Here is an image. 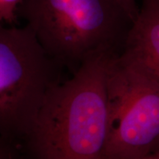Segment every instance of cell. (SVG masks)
I'll use <instances>...</instances> for the list:
<instances>
[{"label":"cell","instance_id":"6da1fadb","mask_svg":"<svg viewBox=\"0 0 159 159\" xmlns=\"http://www.w3.org/2000/svg\"><path fill=\"white\" fill-rule=\"evenodd\" d=\"M115 55L90 57L49 93L21 144L24 159H105L108 71Z\"/></svg>","mask_w":159,"mask_h":159},{"label":"cell","instance_id":"7a4b0ae2","mask_svg":"<svg viewBox=\"0 0 159 159\" xmlns=\"http://www.w3.org/2000/svg\"><path fill=\"white\" fill-rule=\"evenodd\" d=\"M17 16L71 75L95 55L120 54L134 23L119 0H22Z\"/></svg>","mask_w":159,"mask_h":159},{"label":"cell","instance_id":"3957f363","mask_svg":"<svg viewBox=\"0 0 159 159\" xmlns=\"http://www.w3.org/2000/svg\"><path fill=\"white\" fill-rule=\"evenodd\" d=\"M63 69L29 26L0 21V136L21 148Z\"/></svg>","mask_w":159,"mask_h":159},{"label":"cell","instance_id":"277c9868","mask_svg":"<svg viewBox=\"0 0 159 159\" xmlns=\"http://www.w3.org/2000/svg\"><path fill=\"white\" fill-rule=\"evenodd\" d=\"M109 136L105 159H144L159 151V84L121 54L108 71Z\"/></svg>","mask_w":159,"mask_h":159},{"label":"cell","instance_id":"5b68a950","mask_svg":"<svg viewBox=\"0 0 159 159\" xmlns=\"http://www.w3.org/2000/svg\"><path fill=\"white\" fill-rule=\"evenodd\" d=\"M120 54L136 63L159 84V0H142Z\"/></svg>","mask_w":159,"mask_h":159},{"label":"cell","instance_id":"8992f818","mask_svg":"<svg viewBox=\"0 0 159 159\" xmlns=\"http://www.w3.org/2000/svg\"><path fill=\"white\" fill-rule=\"evenodd\" d=\"M22 0H0V21L13 25L18 22L17 9Z\"/></svg>","mask_w":159,"mask_h":159},{"label":"cell","instance_id":"52a82bcc","mask_svg":"<svg viewBox=\"0 0 159 159\" xmlns=\"http://www.w3.org/2000/svg\"><path fill=\"white\" fill-rule=\"evenodd\" d=\"M0 159H24L20 146L0 136Z\"/></svg>","mask_w":159,"mask_h":159},{"label":"cell","instance_id":"ba28073f","mask_svg":"<svg viewBox=\"0 0 159 159\" xmlns=\"http://www.w3.org/2000/svg\"><path fill=\"white\" fill-rule=\"evenodd\" d=\"M119 1L134 21L139 13V7L137 5L136 0H119Z\"/></svg>","mask_w":159,"mask_h":159},{"label":"cell","instance_id":"9c48e42d","mask_svg":"<svg viewBox=\"0 0 159 159\" xmlns=\"http://www.w3.org/2000/svg\"><path fill=\"white\" fill-rule=\"evenodd\" d=\"M150 157L152 159H159V151H158V152H156L155 154L152 155V156H150Z\"/></svg>","mask_w":159,"mask_h":159},{"label":"cell","instance_id":"30bf717a","mask_svg":"<svg viewBox=\"0 0 159 159\" xmlns=\"http://www.w3.org/2000/svg\"><path fill=\"white\" fill-rule=\"evenodd\" d=\"M144 159H152V158H151L150 156H149V157H148V158H144Z\"/></svg>","mask_w":159,"mask_h":159}]
</instances>
